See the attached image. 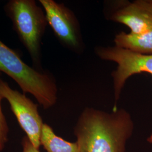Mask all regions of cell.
Here are the masks:
<instances>
[{"label":"cell","instance_id":"6da1fadb","mask_svg":"<svg viewBox=\"0 0 152 152\" xmlns=\"http://www.w3.org/2000/svg\"><path fill=\"white\" fill-rule=\"evenodd\" d=\"M133 130L131 116L124 109L108 113L86 108L74 132L81 152H125L126 141Z\"/></svg>","mask_w":152,"mask_h":152},{"label":"cell","instance_id":"7a4b0ae2","mask_svg":"<svg viewBox=\"0 0 152 152\" xmlns=\"http://www.w3.org/2000/svg\"><path fill=\"white\" fill-rule=\"evenodd\" d=\"M0 72L5 73L16 82L24 94H32L44 109L56 103L58 88L54 79L26 64L14 50L1 40Z\"/></svg>","mask_w":152,"mask_h":152},{"label":"cell","instance_id":"3957f363","mask_svg":"<svg viewBox=\"0 0 152 152\" xmlns=\"http://www.w3.org/2000/svg\"><path fill=\"white\" fill-rule=\"evenodd\" d=\"M4 10L33 63L39 65L41 41L48 24L42 7L34 0H10Z\"/></svg>","mask_w":152,"mask_h":152},{"label":"cell","instance_id":"277c9868","mask_svg":"<svg viewBox=\"0 0 152 152\" xmlns=\"http://www.w3.org/2000/svg\"><path fill=\"white\" fill-rule=\"evenodd\" d=\"M95 51L101 59L114 62L117 65L111 74L116 101L119 99L126 82L130 77L144 72L152 75V54H141L115 45L99 46ZM147 140L152 144V134Z\"/></svg>","mask_w":152,"mask_h":152},{"label":"cell","instance_id":"5b68a950","mask_svg":"<svg viewBox=\"0 0 152 152\" xmlns=\"http://www.w3.org/2000/svg\"><path fill=\"white\" fill-rule=\"evenodd\" d=\"M0 93L10 104L11 110L21 128L33 145L39 149L44 124L39 114L38 105L27 98L25 94L12 89L9 84L0 78Z\"/></svg>","mask_w":152,"mask_h":152},{"label":"cell","instance_id":"8992f818","mask_svg":"<svg viewBox=\"0 0 152 152\" xmlns=\"http://www.w3.org/2000/svg\"><path fill=\"white\" fill-rule=\"evenodd\" d=\"M39 2L44 9L48 24L60 42L69 49H79L81 45L80 27L73 11L63 4L53 0Z\"/></svg>","mask_w":152,"mask_h":152},{"label":"cell","instance_id":"52a82bcc","mask_svg":"<svg viewBox=\"0 0 152 152\" xmlns=\"http://www.w3.org/2000/svg\"><path fill=\"white\" fill-rule=\"evenodd\" d=\"M110 19L124 24L132 34H141L152 27V0H137L121 7Z\"/></svg>","mask_w":152,"mask_h":152},{"label":"cell","instance_id":"ba28073f","mask_svg":"<svg viewBox=\"0 0 152 152\" xmlns=\"http://www.w3.org/2000/svg\"><path fill=\"white\" fill-rule=\"evenodd\" d=\"M114 41L115 46L121 48L141 54L152 55V27L141 34L119 33L115 35Z\"/></svg>","mask_w":152,"mask_h":152},{"label":"cell","instance_id":"9c48e42d","mask_svg":"<svg viewBox=\"0 0 152 152\" xmlns=\"http://www.w3.org/2000/svg\"><path fill=\"white\" fill-rule=\"evenodd\" d=\"M40 142L47 152H81L77 142L66 141L57 136L53 129L46 124L43 126Z\"/></svg>","mask_w":152,"mask_h":152},{"label":"cell","instance_id":"30bf717a","mask_svg":"<svg viewBox=\"0 0 152 152\" xmlns=\"http://www.w3.org/2000/svg\"><path fill=\"white\" fill-rule=\"evenodd\" d=\"M3 98L0 93V152H2L5 147L9 131L5 117L1 108V100Z\"/></svg>","mask_w":152,"mask_h":152},{"label":"cell","instance_id":"8fae6325","mask_svg":"<svg viewBox=\"0 0 152 152\" xmlns=\"http://www.w3.org/2000/svg\"><path fill=\"white\" fill-rule=\"evenodd\" d=\"M22 145L23 147L22 152H40L39 149L33 145L27 136H25L22 139Z\"/></svg>","mask_w":152,"mask_h":152},{"label":"cell","instance_id":"7c38bea8","mask_svg":"<svg viewBox=\"0 0 152 152\" xmlns=\"http://www.w3.org/2000/svg\"></svg>","mask_w":152,"mask_h":152}]
</instances>
